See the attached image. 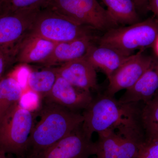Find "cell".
Wrapping results in <instances>:
<instances>
[{"label": "cell", "instance_id": "6da1fadb", "mask_svg": "<svg viewBox=\"0 0 158 158\" xmlns=\"http://www.w3.org/2000/svg\"><path fill=\"white\" fill-rule=\"evenodd\" d=\"M40 119L34 125L28 143L25 157L34 156L66 137L82 124V113L60 105L44 101L39 112Z\"/></svg>", "mask_w": 158, "mask_h": 158}, {"label": "cell", "instance_id": "2e32d148", "mask_svg": "<svg viewBox=\"0 0 158 158\" xmlns=\"http://www.w3.org/2000/svg\"><path fill=\"white\" fill-rule=\"evenodd\" d=\"M130 56L107 47L92 44L84 57L95 69L101 70L109 79Z\"/></svg>", "mask_w": 158, "mask_h": 158}, {"label": "cell", "instance_id": "8fae6325", "mask_svg": "<svg viewBox=\"0 0 158 158\" xmlns=\"http://www.w3.org/2000/svg\"><path fill=\"white\" fill-rule=\"evenodd\" d=\"M43 99L79 112L87 109L94 98L90 90L77 88L58 76L52 89Z\"/></svg>", "mask_w": 158, "mask_h": 158}, {"label": "cell", "instance_id": "30bf717a", "mask_svg": "<svg viewBox=\"0 0 158 158\" xmlns=\"http://www.w3.org/2000/svg\"><path fill=\"white\" fill-rule=\"evenodd\" d=\"M143 50L131 55L112 74L104 94L114 97L118 91L135 85L151 64L153 59L143 54Z\"/></svg>", "mask_w": 158, "mask_h": 158}, {"label": "cell", "instance_id": "3957f363", "mask_svg": "<svg viewBox=\"0 0 158 158\" xmlns=\"http://www.w3.org/2000/svg\"><path fill=\"white\" fill-rule=\"evenodd\" d=\"M140 103H122L114 97L106 94L94 98L82 115V129L89 138L94 132L104 131L131 117L141 114Z\"/></svg>", "mask_w": 158, "mask_h": 158}, {"label": "cell", "instance_id": "7a4b0ae2", "mask_svg": "<svg viewBox=\"0 0 158 158\" xmlns=\"http://www.w3.org/2000/svg\"><path fill=\"white\" fill-rule=\"evenodd\" d=\"M97 158H138L145 138L141 113L98 133Z\"/></svg>", "mask_w": 158, "mask_h": 158}, {"label": "cell", "instance_id": "7c38bea8", "mask_svg": "<svg viewBox=\"0 0 158 158\" xmlns=\"http://www.w3.org/2000/svg\"><path fill=\"white\" fill-rule=\"evenodd\" d=\"M58 76L77 88L98 90L96 69L84 57L61 64L56 68Z\"/></svg>", "mask_w": 158, "mask_h": 158}, {"label": "cell", "instance_id": "52a82bcc", "mask_svg": "<svg viewBox=\"0 0 158 158\" xmlns=\"http://www.w3.org/2000/svg\"><path fill=\"white\" fill-rule=\"evenodd\" d=\"M44 8L99 31H107L118 26L97 0H49Z\"/></svg>", "mask_w": 158, "mask_h": 158}, {"label": "cell", "instance_id": "484cf974", "mask_svg": "<svg viewBox=\"0 0 158 158\" xmlns=\"http://www.w3.org/2000/svg\"><path fill=\"white\" fill-rule=\"evenodd\" d=\"M153 47L154 49L156 55L158 56V36L156 40L154 43Z\"/></svg>", "mask_w": 158, "mask_h": 158}, {"label": "cell", "instance_id": "4fadbf2b", "mask_svg": "<svg viewBox=\"0 0 158 158\" xmlns=\"http://www.w3.org/2000/svg\"><path fill=\"white\" fill-rule=\"evenodd\" d=\"M158 93V60L151 64L131 88L126 90L118 100L122 103L150 101Z\"/></svg>", "mask_w": 158, "mask_h": 158}, {"label": "cell", "instance_id": "44dd1931", "mask_svg": "<svg viewBox=\"0 0 158 158\" xmlns=\"http://www.w3.org/2000/svg\"><path fill=\"white\" fill-rule=\"evenodd\" d=\"M49 0H2L0 3V15L25 9H42Z\"/></svg>", "mask_w": 158, "mask_h": 158}, {"label": "cell", "instance_id": "9c48e42d", "mask_svg": "<svg viewBox=\"0 0 158 158\" xmlns=\"http://www.w3.org/2000/svg\"><path fill=\"white\" fill-rule=\"evenodd\" d=\"M95 152V142L85 134L81 124L43 152L24 158H89Z\"/></svg>", "mask_w": 158, "mask_h": 158}, {"label": "cell", "instance_id": "83f0119b", "mask_svg": "<svg viewBox=\"0 0 158 158\" xmlns=\"http://www.w3.org/2000/svg\"><path fill=\"white\" fill-rule=\"evenodd\" d=\"M8 158H21V157H13V155H8Z\"/></svg>", "mask_w": 158, "mask_h": 158}, {"label": "cell", "instance_id": "e0dca14e", "mask_svg": "<svg viewBox=\"0 0 158 158\" xmlns=\"http://www.w3.org/2000/svg\"><path fill=\"white\" fill-rule=\"evenodd\" d=\"M23 94V87L11 74L0 80V120L14 105L19 103Z\"/></svg>", "mask_w": 158, "mask_h": 158}, {"label": "cell", "instance_id": "5bb4252c", "mask_svg": "<svg viewBox=\"0 0 158 158\" xmlns=\"http://www.w3.org/2000/svg\"><path fill=\"white\" fill-rule=\"evenodd\" d=\"M95 37L92 34L70 41L59 43L42 64L46 66L61 64L85 56Z\"/></svg>", "mask_w": 158, "mask_h": 158}, {"label": "cell", "instance_id": "d6986e66", "mask_svg": "<svg viewBox=\"0 0 158 158\" xmlns=\"http://www.w3.org/2000/svg\"><path fill=\"white\" fill-rule=\"evenodd\" d=\"M58 76L56 68L34 71L28 74L27 83L32 92L43 99L52 89Z\"/></svg>", "mask_w": 158, "mask_h": 158}, {"label": "cell", "instance_id": "4316f807", "mask_svg": "<svg viewBox=\"0 0 158 158\" xmlns=\"http://www.w3.org/2000/svg\"><path fill=\"white\" fill-rule=\"evenodd\" d=\"M0 158H8L7 154L1 149H0Z\"/></svg>", "mask_w": 158, "mask_h": 158}, {"label": "cell", "instance_id": "9a60e30c", "mask_svg": "<svg viewBox=\"0 0 158 158\" xmlns=\"http://www.w3.org/2000/svg\"><path fill=\"white\" fill-rule=\"evenodd\" d=\"M57 44L30 34L20 47L15 62L23 64H42L50 56Z\"/></svg>", "mask_w": 158, "mask_h": 158}, {"label": "cell", "instance_id": "ba28073f", "mask_svg": "<svg viewBox=\"0 0 158 158\" xmlns=\"http://www.w3.org/2000/svg\"><path fill=\"white\" fill-rule=\"evenodd\" d=\"M89 28L53 9L44 8L40 11L30 34L59 43L92 34Z\"/></svg>", "mask_w": 158, "mask_h": 158}, {"label": "cell", "instance_id": "7402d4cb", "mask_svg": "<svg viewBox=\"0 0 158 158\" xmlns=\"http://www.w3.org/2000/svg\"><path fill=\"white\" fill-rule=\"evenodd\" d=\"M138 158H158V135H145Z\"/></svg>", "mask_w": 158, "mask_h": 158}, {"label": "cell", "instance_id": "d4e9b609", "mask_svg": "<svg viewBox=\"0 0 158 158\" xmlns=\"http://www.w3.org/2000/svg\"><path fill=\"white\" fill-rule=\"evenodd\" d=\"M148 9L152 11L158 20V0H148Z\"/></svg>", "mask_w": 158, "mask_h": 158}, {"label": "cell", "instance_id": "f1b7e54d", "mask_svg": "<svg viewBox=\"0 0 158 158\" xmlns=\"http://www.w3.org/2000/svg\"><path fill=\"white\" fill-rule=\"evenodd\" d=\"M2 0H0V3H1V2H2Z\"/></svg>", "mask_w": 158, "mask_h": 158}, {"label": "cell", "instance_id": "8992f818", "mask_svg": "<svg viewBox=\"0 0 158 158\" xmlns=\"http://www.w3.org/2000/svg\"><path fill=\"white\" fill-rule=\"evenodd\" d=\"M41 9H25L0 15V51L10 65L15 62L20 47L31 33Z\"/></svg>", "mask_w": 158, "mask_h": 158}, {"label": "cell", "instance_id": "603a6c76", "mask_svg": "<svg viewBox=\"0 0 158 158\" xmlns=\"http://www.w3.org/2000/svg\"><path fill=\"white\" fill-rule=\"evenodd\" d=\"M10 65L4 54L0 51V80L4 77L6 70Z\"/></svg>", "mask_w": 158, "mask_h": 158}, {"label": "cell", "instance_id": "277c9868", "mask_svg": "<svg viewBox=\"0 0 158 158\" xmlns=\"http://www.w3.org/2000/svg\"><path fill=\"white\" fill-rule=\"evenodd\" d=\"M34 125L33 112L19 103L14 105L0 120V149L7 154L25 157Z\"/></svg>", "mask_w": 158, "mask_h": 158}, {"label": "cell", "instance_id": "cb8c5ba5", "mask_svg": "<svg viewBox=\"0 0 158 158\" xmlns=\"http://www.w3.org/2000/svg\"><path fill=\"white\" fill-rule=\"evenodd\" d=\"M136 6V9L144 11L148 9V0H132Z\"/></svg>", "mask_w": 158, "mask_h": 158}, {"label": "cell", "instance_id": "5b68a950", "mask_svg": "<svg viewBox=\"0 0 158 158\" xmlns=\"http://www.w3.org/2000/svg\"><path fill=\"white\" fill-rule=\"evenodd\" d=\"M158 36V20L149 18L106 31L99 38V45L110 48L129 56L137 50H143L153 46Z\"/></svg>", "mask_w": 158, "mask_h": 158}, {"label": "cell", "instance_id": "ffe728a7", "mask_svg": "<svg viewBox=\"0 0 158 158\" xmlns=\"http://www.w3.org/2000/svg\"><path fill=\"white\" fill-rule=\"evenodd\" d=\"M141 120L145 135H158V93L144 104L141 110Z\"/></svg>", "mask_w": 158, "mask_h": 158}, {"label": "cell", "instance_id": "ac0fdd59", "mask_svg": "<svg viewBox=\"0 0 158 158\" xmlns=\"http://www.w3.org/2000/svg\"><path fill=\"white\" fill-rule=\"evenodd\" d=\"M109 14L118 24L132 25L140 22L132 0H102Z\"/></svg>", "mask_w": 158, "mask_h": 158}]
</instances>
